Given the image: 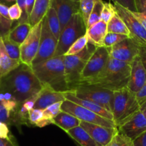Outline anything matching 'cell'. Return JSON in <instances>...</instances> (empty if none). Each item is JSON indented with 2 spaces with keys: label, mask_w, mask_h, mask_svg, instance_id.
<instances>
[{
  "label": "cell",
  "mask_w": 146,
  "mask_h": 146,
  "mask_svg": "<svg viewBox=\"0 0 146 146\" xmlns=\"http://www.w3.org/2000/svg\"><path fill=\"white\" fill-rule=\"evenodd\" d=\"M137 12H146V0H136Z\"/></svg>",
  "instance_id": "46"
},
{
  "label": "cell",
  "mask_w": 146,
  "mask_h": 146,
  "mask_svg": "<svg viewBox=\"0 0 146 146\" xmlns=\"http://www.w3.org/2000/svg\"><path fill=\"white\" fill-rule=\"evenodd\" d=\"M96 1V0H81L80 1V12L86 27L88 18L94 9Z\"/></svg>",
  "instance_id": "33"
},
{
  "label": "cell",
  "mask_w": 146,
  "mask_h": 146,
  "mask_svg": "<svg viewBox=\"0 0 146 146\" xmlns=\"http://www.w3.org/2000/svg\"><path fill=\"white\" fill-rule=\"evenodd\" d=\"M32 27L29 22L19 23L7 34L11 41L21 46L29 34Z\"/></svg>",
  "instance_id": "24"
},
{
  "label": "cell",
  "mask_w": 146,
  "mask_h": 146,
  "mask_svg": "<svg viewBox=\"0 0 146 146\" xmlns=\"http://www.w3.org/2000/svg\"><path fill=\"white\" fill-rule=\"evenodd\" d=\"M133 14L146 29V12H133Z\"/></svg>",
  "instance_id": "45"
},
{
  "label": "cell",
  "mask_w": 146,
  "mask_h": 146,
  "mask_svg": "<svg viewBox=\"0 0 146 146\" xmlns=\"http://www.w3.org/2000/svg\"><path fill=\"white\" fill-rule=\"evenodd\" d=\"M138 56H139L144 68L146 70V46L140 45Z\"/></svg>",
  "instance_id": "44"
},
{
  "label": "cell",
  "mask_w": 146,
  "mask_h": 146,
  "mask_svg": "<svg viewBox=\"0 0 146 146\" xmlns=\"http://www.w3.org/2000/svg\"><path fill=\"white\" fill-rule=\"evenodd\" d=\"M107 33V24L104 21H100L90 28L87 29L86 35L88 41L98 47L102 46L103 41Z\"/></svg>",
  "instance_id": "21"
},
{
  "label": "cell",
  "mask_w": 146,
  "mask_h": 146,
  "mask_svg": "<svg viewBox=\"0 0 146 146\" xmlns=\"http://www.w3.org/2000/svg\"><path fill=\"white\" fill-rule=\"evenodd\" d=\"M146 81V70L139 56H137L131 64V72L127 88L134 94L140 91Z\"/></svg>",
  "instance_id": "17"
},
{
  "label": "cell",
  "mask_w": 146,
  "mask_h": 146,
  "mask_svg": "<svg viewBox=\"0 0 146 146\" xmlns=\"http://www.w3.org/2000/svg\"><path fill=\"white\" fill-rule=\"evenodd\" d=\"M0 84L14 95L19 104L39 93L43 88L31 66L24 64L0 78Z\"/></svg>",
  "instance_id": "1"
},
{
  "label": "cell",
  "mask_w": 146,
  "mask_h": 146,
  "mask_svg": "<svg viewBox=\"0 0 146 146\" xmlns=\"http://www.w3.org/2000/svg\"><path fill=\"white\" fill-rule=\"evenodd\" d=\"M140 110L141 108L136 99L135 94L127 87L114 91L112 113L113 121L117 127Z\"/></svg>",
  "instance_id": "5"
},
{
  "label": "cell",
  "mask_w": 146,
  "mask_h": 146,
  "mask_svg": "<svg viewBox=\"0 0 146 146\" xmlns=\"http://www.w3.org/2000/svg\"><path fill=\"white\" fill-rule=\"evenodd\" d=\"M80 126L82 127L98 144L106 146L118 132L117 128H106L102 125L81 121Z\"/></svg>",
  "instance_id": "15"
},
{
  "label": "cell",
  "mask_w": 146,
  "mask_h": 146,
  "mask_svg": "<svg viewBox=\"0 0 146 146\" xmlns=\"http://www.w3.org/2000/svg\"><path fill=\"white\" fill-rule=\"evenodd\" d=\"M4 47L7 54L13 59L20 60V46L13 42L7 36V35L1 37Z\"/></svg>",
  "instance_id": "30"
},
{
  "label": "cell",
  "mask_w": 146,
  "mask_h": 146,
  "mask_svg": "<svg viewBox=\"0 0 146 146\" xmlns=\"http://www.w3.org/2000/svg\"><path fill=\"white\" fill-rule=\"evenodd\" d=\"M61 111L71 114L81 121L102 125L106 128H117L113 121L101 116L90 110L68 100H66L62 103Z\"/></svg>",
  "instance_id": "8"
},
{
  "label": "cell",
  "mask_w": 146,
  "mask_h": 146,
  "mask_svg": "<svg viewBox=\"0 0 146 146\" xmlns=\"http://www.w3.org/2000/svg\"><path fill=\"white\" fill-rule=\"evenodd\" d=\"M129 38L128 36L123 35V34H115V33H109L108 32L104 38L103 41L102 46L105 47L106 48H109L113 47V46L119 44L120 42L123 41V40Z\"/></svg>",
  "instance_id": "31"
},
{
  "label": "cell",
  "mask_w": 146,
  "mask_h": 146,
  "mask_svg": "<svg viewBox=\"0 0 146 146\" xmlns=\"http://www.w3.org/2000/svg\"><path fill=\"white\" fill-rule=\"evenodd\" d=\"M135 96L141 110L144 109L146 107V81L143 87L135 94Z\"/></svg>",
  "instance_id": "42"
},
{
  "label": "cell",
  "mask_w": 146,
  "mask_h": 146,
  "mask_svg": "<svg viewBox=\"0 0 146 146\" xmlns=\"http://www.w3.org/2000/svg\"><path fill=\"white\" fill-rule=\"evenodd\" d=\"M22 14V10L17 3L12 4L9 8V16L10 20H11L12 21L21 19Z\"/></svg>",
  "instance_id": "39"
},
{
  "label": "cell",
  "mask_w": 146,
  "mask_h": 146,
  "mask_svg": "<svg viewBox=\"0 0 146 146\" xmlns=\"http://www.w3.org/2000/svg\"><path fill=\"white\" fill-rule=\"evenodd\" d=\"M96 45L88 41L86 46L79 54L71 56H64L65 74L69 91H72L81 80V74L96 49Z\"/></svg>",
  "instance_id": "4"
},
{
  "label": "cell",
  "mask_w": 146,
  "mask_h": 146,
  "mask_svg": "<svg viewBox=\"0 0 146 146\" xmlns=\"http://www.w3.org/2000/svg\"><path fill=\"white\" fill-rule=\"evenodd\" d=\"M115 11L123 20L131 34V38H133L140 45L146 46V29L134 16L132 11L125 8L118 3H113Z\"/></svg>",
  "instance_id": "12"
},
{
  "label": "cell",
  "mask_w": 146,
  "mask_h": 146,
  "mask_svg": "<svg viewBox=\"0 0 146 146\" xmlns=\"http://www.w3.org/2000/svg\"><path fill=\"white\" fill-rule=\"evenodd\" d=\"M61 24V32L74 14L80 12V3L72 0H51Z\"/></svg>",
  "instance_id": "16"
},
{
  "label": "cell",
  "mask_w": 146,
  "mask_h": 146,
  "mask_svg": "<svg viewBox=\"0 0 146 146\" xmlns=\"http://www.w3.org/2000/svg\"><path fill=\"white\" fill-rule=\"evenodd\" d=\"M81 99L93 101L112 113L114 91L94 86L80 84L70 91Z\"/></svg>",
  "instance_id": "7"
},
{
  "label": "cell",
  "mask_w": 146,
  "mask_h": 146,
  "mask_svg": "<svg viewBox=\"0 0 146 146\" xmlns=\"http://www.w3.org/2000/svg\"><path fill=\"white\" fill-rule=\"evenodd\" d=\"M87 27L81 12L74 14L60 34L54 57L62 56L73 44L86 34Z\"/></svg>",
  "instance_id": "6"
},
{
  "label": "cell",
  "mask_w": 146,
  "mask_h": 146,
  "mask_svg": "<svg viewBox=\"0 0 146 146\" xmlns=\"http://www.w3.org/2000/svg\"><path fill=\"white\" fill-rule=\"evenodd\" d=\"M51 0H35L32 11L29 17V23L31 27H33L43 19L51 6Z\"/></svg>",
  "instance_id": "22"
},
{
  "label": "cell",
  "mask_w": 146,
  "mask_h": 146,
  "mask_svg": "<svg viewBox=\"0 0 146 146\" xmlns=\"http://www.w3.org/2000/svg\"><path fill=\"white\" fill-rule=\"evenodd\" d=\"M65 98L66 100H68V101H71V102L74 103V104L81 106L90 110L91 111L101 115V116L104 117V118H107V119L113 121V113L110 112L109 111L106 110L104 107L101 106L98 104L93 102V101L81 99V98H78L76 96L74 95L71 91H67V92L65 93Z\"/></svg>",
  "instance_id": "19"
},
{
  "label": "cell",
  "mask_w": 146,
  "mask_h": 146,
  "mask_svg": "<svg viewBox=\"0 0 146 146\" xmlns=\"http://www.w3.org/2000/svg\"><path fill=\"white\" fill-rule=\"evenodd\" d=\"M113 3H118L132 12H137L136 0H111Z\"/></svg>",
  "instance_id": "40"
},
{
  "label": "cell",
  "mask_w": 146,
  "mask_h": 146,
  "mask_svg": "<svg viewBox=\"0 0 146 146\" xmlns=\"http://www.w3.org/2000/svg\"><path fill=\"white\" fill-rule=\"evenodd\" d=\"M115 7L113 4L109 2L104 3V7L101 13V21L108 24L110 20L112 19L114 14H115Z\"/></svg>",
  "instance_id": "36"
},
{
  "label": "cell",
  "mask_w": 146,
  "mask_h": 146,
  "mask_svg": "<svg viewBox=\"0 0 146 146\" xmlns=\"http://www.w3.org/2000/svg\"><path fill=\"white\" fill-rule=\"evenodd\" d=\"M63 102H58L52 104L44 110L43 118L37 127L42 128L46 125L54 124V119L58 113L61 111V105Z\"/></svg>",
  "instance_id": "28"
},
{
  "label": "cell",
  "mask_w": 146,
  "mask_h": 146,
  "mask_svg": "<svg viewBox=\"0 0 146 146\" xmlns=\"http://www.w3.org/2000/svg\"><path fill=\"white\" fill-rule=\"evenodd\" d=\"M44 115V110L33 108L29 112V122L30 125L36 126L42 120Z\"/></svg>",
  "instance_id": "37"
},
{
  "label": "cell",
  "mask_w": 146,
  "mask_h": 146,
  "mask_svg": "<svg viewBox=\"0 0 146 146\" xmlns=\"http://www.w3.org/2000/svg\"><path fill=\"white\" fill-rule=\"evenodd\" d=\"M65 93L56 91L50 87L43 86V88L40 92L39 97L37 99L34 108L44 110L56 103L64 102L66 101Z\"/></svg>",
  "instance_id": "18"
},
{
  "label": "cell",
  "mask_w": 146,
  "mask_h": 146,
  "mask_svg": "<svg viewBox=\"0 0 146 146\" xmlns=\"http://www.w3.org/2000/svg\"><path fill=\"white\" fill-rule=\"evenodd\" d=\"M142 111H143V114H144V115H145V118H146V107H145V108H144V109H143Z\"/></svg>",
  "instance_id": "50"
},
{
  "label": "cell",
  "mask_w": 146,
  "mask_h": 146,
  "mask_svg": "<svg viewBox=\"0 0 146 146\" xmlns=\"http://www.w3.org/2000/svg\"><path fill=\"white\" fill-rule=\"evenodd\" d=\"M133 146H146V131L134 140Z\"/></svg>",
  "instance_id": "43"
},
{
  "label": "cell",
  "mask_w": 146,
  "mask_h": 146,
  "mask_svg": "<svg viewBox=\"0 0 146 146\" xmlns=\"http://www.w3.org/2000/svg\"><path fill=\"white\" fill-rule=\"evenodd\" d=\"M73 1H74V2H76V3H80V1L81 0H72Z\"/></svg>",
  "instance_id": "51"
},
{
  "label": "cell",
  "mask_w": 146,
  "mask_h": 146,
  "mask_svg": "<svg viewBox=\"0 0 146 146\" xmlns=\"http://www.w3.org/2000/svg\"><path fill=\"white\" fill-rule=\"evenodd\" d=\"M42 24L43 19L34 26L25 41L20 46V61L29 66L32 65L39 48Z\"/></svg>",
  "instance_id": "9"
},
{
  "label": "cell",
  "mask_w": 146,
  "mask_h": 146,
  "mask_svg": "<svg viewBox=\"0 0 146 146\" xmlns=\"http://www.w3.org/2000/svg\"><path fill=\"white\" fill-rule=\"evenodd\" d=\"M46 17L47 22H48L50 30L56 37V38L58 40L60 34H61V24H60V21L56 10L52 2L51 3V6L46 14Z\"/></svg>",
  "instance_id": "27"
},
{
  "label": "cell",
  "mask_w": 146,
  "mask_h": 146,
  "mask_svg": "<svg viewBox=\"0 0 146 146\" xmlns=\"http://www.w3.org/2000/svg\"><path fill=\"white\" fill-rule=\"evenodd\" d=\"M22 63L20 60L11 58L7 54L1 37H0V78L7 76L19 66Z\"/></svg>",
  "instance_id": "20"
},
{
  "label": "cell",
  "mask_w": 146,
  "mask_h": 146,
  "mask_svg": "<svg viewBox=\"0 0 146 146\" xmlns=\"http://www.w3.org/2000/svg\"><path fill=\"white\" fill-rule=\"evenodd\" d=\"M0 146H18V145L15 139L5 140L0 138Z\"/></svg>",
  "instance_id": "49"
},
{
  "label": "cell",
  "mask_w": 146,
  "mask_h": 146,
  "mask_svg": "<svg viewBox=\"0 0 146 146\" xmlns=\"http://www.w3.org/2000/svg\"><path fill=\"white\" fill-rule=\"evenodd\" d=\"M104 1L102 0H96L94 9L91 11L87 23V29L101 21V13L104 7Z\"/></svg>",
  "instance_id": "29"
},
{
  "label": "cell",
  "mask_w": 146,
  "mask_h": 146,
  "mask_svg": "<svg viewBox=\"0 0 146 146\" xmlns=\"http://www.w3.org/2000/svg\"><path fill=\"white\" fill-rule=\"evenodd\" d=\"M107 30L109 33L123 34L131 37V34L123 20L115 12L109 22L107 24Z\"/></svg>",
  "instance_id": "26"
},
{
  "label": "cell",
  "mask_w": 146,
  "mask_h": 146,
  "mask_svg": "<svg viewBox=\"0 0 146 146\" xmlns=\"http://www.w3.org/2000/svg\"><path fill=\"white\" fill-rule=\"evenodd\" d=\"M81 121L68 113L61 111L54 119V124L68 132L70 130L79 126Z\"/></svg>",
  "instance_id": "23"
},
{
  "label": "cell",
  "mask_w": 146,
  "mask_h": 146,
  "mask_svg": "<svg viewBox=\"0 0 146 146\" xmlns=\"http://www.w3.org/2000/svg\"><path fill=\"white\" fill-rule=\"evenodd\" d=\"M57 44L58 40L56 38L50 30L47 22L46 17L45 16L43 18L39 48L35 58L33 61L31 66L53 58L56 49Z\"/></svg>",
  "instance_id": "10"
},
{
  "label": "cell",
  "mask_w": 146,
  "mask_h": 146,
  "mask_svg": "<svg viewBox=\"0 0 146 146\" xmlns=\"http://www.w3.org/2000/svg\"><path fill=\"white\" fill-rule=\"evenodd\" d=\"M13 21L4 18L0 14V37L7 35L11 29Z\"/></svg>",
  "instance_id": "38"
},
{
  "label": "cell",
  "mask_w": 146,
  "mask_h": 146,
  "mask_svg": "<svg viewBox=\"0 0 146 146\" xmlns=\"http://www.w3.org/2000/svg\"><path fill=\"white\" fill-rule=\"evenodd\" d=\"M118 132L126 135L133 141L146 131V118L140 110L117 127Z\"/></svg>",
  "instance_id": "14"
},
{
  "label": "cell",
  "mask_w": 146,
  "mask_h": 146,
  "mask_svg": "<svg viewBox=\"0 0 146 146\" xmlns=\"http://www.w3.org/2000/svg\"><path fill=\"white\" fill-rule=\"evenodd\" d=\"M9 7L7 5L0 2V14L7 19H10L9 16Z\"/></svg>",
  "instance_id": "47"
},
{
  "label": "cell",
  "mask_w": 146,
  "mask_h": 146,
  "mask_svg": "<svg viewBox=\"0 0 146 146\" xmlns=\"http://www.w3.org/2000/svg\"><path fill=\"white\" fill-rule=\"evenodd\" d=\"M88 42V38L87 35L83 36L81 38L77 39L74 44L71 45V46L68 48L67 52L64 54V56H71L76 55L77 54H79L80 52L83 51L86 46Z\"/></svg>",
  "instance_id": "32"
},
{
  "label": "cell",
  "mask_w": 146,
  "mask_h": 146,
  "mask_svg": "<svg viewBox=\"0 0 146 146\" xmlns=\"http://www.w3.org/2000/svg\"><path fill=\"white\" fill-rule=\"evenodd\" d=\"M15 113L7 108L0 103V122L4 123L9 126L14 125Z\"/></svg>",
  "instance_id": "35"
},
{
  "label": "cell",
  "mask_w": 146,
  "mask_h": 146,
  "mask_svg": "<svg viewBox=\"0 0 146 146\" xmlns=\"http://www.w3.org/2000/svg\"><path fill=\"white\" fill-rule=\"evenodd\" d=\"M131 72V64L109 57L106 66L98 76L78 85L84 84L101 87L112 91H118L128 86Z\"/></svg>",
  "instance_id": "2"
},
{
  "label": "cell",
  "mask_w": 146,
  "mask_h": 146,
  "mask_svg": "<svg viewBox=\"0 0 146 146\" xmlns=\"http://www.w3.org/2000/svg\"><path fill=\"white\" fill-rule=\"evenodd\" d=\"M140 44L133 38L123 40L119 44L108 48L110 57L131 64L139 54Z\"/></svg>",
  "instance_id": "13"
},
{
  "label": "cell",
  "mask_w": 146,
  "mask_h": 146,
  "mask_svg": "<svg viewBox=\"0 0 146 146\" xmlns=\"http://www.w3.org/2000/svg\"><path fill=\"white\" fill-rule=\"evenodd\" d=\"M66 133L71 138L76 141L80 146H101L80 125Z\"/></svg>",
  "instance_id": "25"
},
{
  "label": "cell",
  "mask_w": 146,
  "mask_h": 146,
  "mask_svg": "<svg viewBox=\"0 0 146 146\" xmlns=\"http://www.w3.org/2000/svg\"><path fill=\"white\" fill-rule=\"evenodd\" d=\"M0 138L5 140L15 139L10 132L9 125L2 122H0Z\"/></svg>",
  "instance_id": "41"
},
{
  "label": "cell",
  "mask_w": 146,
  "mask_h": 146,
  "mask_svg": "<svg viewBox=\"0 0 146 146\" xmlns=\"http://www.w3.org/2000/svg\"><path fill=\"white\" fill-rule=\"evenodd\" d=\"M35 0H26V11L28 17H29L31 11H32L33 7H34Z\"/></svg>",
  "instance_id": "48"
},
{
  "label": "cell",
  "mask_w": 146,
  "mask_h": 146,
  "mask_svg": "<svg viewBox=\"0 0 146 146\" xmlns=\"http://www.w3.org/2000/svg\"><path fill=\"white\" fill-rule=\"evenodd\" d=\"M106 146H133V141L118 132Z\"/></svg>",
  "instance_id": "34"
},
{
  "label": "cell",
  "mask_w": 146,
  "mask_h": 146,
  "mask_svg": "<svg viewBox=\"0 0 146 146\" xmlns=\"http://www.w3.org/2000/svg\"><path fill=\"white\" fill-rule=\"evenodd\" d=\"M43 86L60 92L69 91L65 74L64 56L50 59L31 66Z\"/></svg>",
  "instance_id": "3"
},
{
  "label": "cell",
  "mask_w": 146,
  "mask_h": 146,
  "mask_svg": "<svg viewBox=\"0 0 146 146\" xmlns=\"http://www.w3.org/2000/svg\"><path fill=\"white\" fill-rule=\"evenodd\" d=\"M109 57L108 48L104 46L97 47L86 64L78 84L92 79L98 76L106 66Z\"/></svg>",
  "instance_id": "11"
}]
</instances>
